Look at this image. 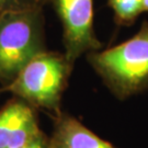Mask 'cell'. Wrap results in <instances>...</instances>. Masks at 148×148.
Wrapping results in <instances>:
<instances>
[{
    "mask_svg": "<svg viewBox=\"0 0 148 148\" xmlns=\"http://www.w3.org/2000/svg\"><path fill=\"white\" fill-rule=\"evenodd\" d=\"M115 19L123 25L132 24L144 12L143 0H109Z\"/></svg>",
    "mask_w": 148,
    "mask_h": 148,
    "instance_id": "7",
    "label": "cell"
},
{
    "mask_svg": "<svg viewBox=\"0 0 148 148\" xmlns=\"http://www.w3.org/2000/svg\"><path fill=\"white\" fill-rule=\"evenodd\" d=\"M144 11H148V0H143Z\"/></svg>",
    "mask_w": 148,
    "mask_h": 148,
    "instance_id": "10",
    "label": "cell"
},
{
    "mask_svg": "<svg viewBox=\"0 0 148 148\" xmlns=\"http://www.w3.org/2000/svg\"><path fill=\"white\" fill-rule=\"evenodd\" d=\"M45 0H0V16L12 11L41 7Z\"/></svg>",
    "mask_w": 148,
    "mask_h": 148,
    "instance_id": "8",
    "label": "cell"
},
{
    "mask_svg": "<svg viewBox=\"0 0 148 148\" xmlns=\"http://www.w3.org/2000/svg\"><path fill=\"white\" fill-rule=\"evenodd\" d=\"M48 142L49 148H115L75 117L62 112L56 115L53 135Z\"/></svg>",
    "mask_w": 148,
    "mask_h": 148,
    "instance_id": "6",
    "label": "cell"
},
{
    "mask_svg": "<svg viewBox=\"0 0 148 148\" xmlns=\"http://www.w3.org/2000/svg\"><path fill=\"white\" fill-rule=\"evenodd\" d=\"M43 48L41 7L0 16V81L9 85Z\"/></svg>",
    "mask_w": 148,
    "mask_h": 148,
    "instance_id": "3",
    "label": "cell"
},
{
    "mask_svg": "<svg viewBox=\"0 0 148 148\" xmlns=\"http://www.w3.org/2000/svg\"><path fill=\"white\" fill-rule=\"evenodd\" d=\"M33 106L16 98L0 110V148H21L41 137Z\"/></svg>",
    "mask_w": 148,
    "mask_h": 148,
    "instance_id": "5",
    "label": "cell"
},
{
    "mask_svg": "<svg viewBox=\"0 0 148 148\" xmlns=\"http://www.w3.org/2000/svg\"><path fill=\"white\" fill-rule=\"evenodd\" d=\"M71 69L73 65L64 54L44 51L27 64L5 89L30 106L57 115Z\"/></svg>",
    "mask_w": 148,
    "mask_h": 148,
    "instance_id": "2",
    "label": "cell"
},
{
    "mask_svg": "<svg viewBox=\"0 0 148 148\" xmlns=\"http://www.w3.org/2000/svg\"><path fill=\"white\" fill-rule=\"evenodd\" d=\"M62 25L65 57L74 66L78 57L101 47L93 30V0H54Z\"/></svg>",
    "mask_w": 148,
    "mask_h": 148,
    "instance_id": "4",
    "label": "cell"
},
{
    "mask_svg": "<svg viewBox=\"0 0 148 148\" xmlns=\"http://www.w3.org/2000/svg\"><path fill=\"white\" fill-rule=\"evenodd\" d=\"M88 60L119 99L148 89V22L125 42L88 53Z\"/></svg>",
    "mask_w": 148,
    "mask_h": 148,
    "instance_id": "1",
    "label": "cell"
},
{
    "mask_svg": "<svg viewBox=\"0 0 148 148\" xmlns=\"http://www.w3.org/2000/svg\"><path fill=\"white\" fill-rule=\"evenodd\" d=\"M21 148H49V142H48V138L43 134L41 137H38L31 144Z\"/></svg>",
    "mask_w": 148,
    "mask_h": 148,
    "instance_id": "9",
    "label": "cell"
}]
</instances>
